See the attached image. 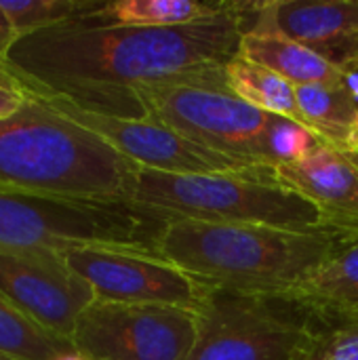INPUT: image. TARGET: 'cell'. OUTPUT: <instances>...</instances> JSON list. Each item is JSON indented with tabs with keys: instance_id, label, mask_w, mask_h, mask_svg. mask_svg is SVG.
I'll return each instance as SVG.
<instances>
[{
	"instance_id": "12",
	"label": "cell",
	"mask_w": 358,
	"mask_h": 360,
	"mask_svg": "<svg viewBox=\"0 0 358 360\" xmlns=\"http://www.w3.org/2000/svg\"><path fill=\"white\" fill-rule=\"evenodd\" d=\"M279 184L312 202L333 234L358 238V152L325 141L306 156L272 169Z\"/></svg>"
},
{
	"instance_id": "5",
	"label": "cell",
	"mask_w": 358,
	"mask_h": 360,
	"mask_svg": "<svg viewBox=\"0 0 358 360\" xmlns=\"http://www.w3.org/2000/svg\"><path fill=\"white\" fill-rule=\"evenodd\" d=\"M162 228L165 219L131 202L36 196L0 188V251L8 253L65 255L84 247L156 251Z\"/></svg>"
},
{
	"instance_id": "8",
	"label": "cell",
	"mask_w": 358,
	"mask_h": 360,
	"mask_svg": "<svg viewBox=\"0 0 358 360\" xmlns=\"http://www.w3.org/2000/svg\"><path fill=\"white\" fill-rule=\"evenodd\" d=\"M198 329L200 312L190 308L95 300L72 344L80 360H186Z\"/></svg>"
},
{
	"instance_id": "21",
	"label": "cell",
	"mask_w": 358,
	"mask_h": 360,
	"mask_svg": "<svg viewBox=\"0 0 358 360\" xmlns=\"http://www.w3.org/2000/svg\"><path fill=\"white\" fill-rule=\"evenodd\" d=\"M319 143L321 139L304 124L272 114L264 133V165L274 169L279 165L293 162Z\"/></svg>"
},
{
	"instance_id": "22",
	"label": "cell",
	"mask_w": 358,
	"mask_h": 360,
	"mask_svg": "<svg viewBox=\"0 0 358 360\" xmlns=\"http://www.w3.org/2000/svg\"><path fill=\"white\" fill-rule=\"evenodd\" d=\"M312 360H358V321L325 325Z\"/></svg>"
},
{
	"instance_id": "15",
	"label": "cell",
	"mask_w": 358,
	"mask_h": 360,
	"mask_svg": "<svg viewBox=\"0 0 358 360\" xmlns=\"http://www.w3.org/2000/svg\"><path fill=\"white\" fill-rule=\"evenodd\" d=\"M323 325L358 321V238L312 268L289 295Z\"/></svg>"
},
{
	"instance_id": "4",
	"label": "cell",
	"mask_w": 358,
	"mask_h": 360,
	"mask_svg": "<svg viewBox=\"0 0 358 360\" xmlns=\"http://www.w3.org/2000/svg\"><path fill=\"white\" fill-rule=\"evenodd\" d=\"M133 205L165 221L192 219L329 232L319 209L279 184L272 169L222 175H179L139 169Z\"/></svg>"
},
{
	"instance_id": "20",
	"label": "cell",
	"mask_w": 358,
	"mask_h": 360,
	"mask_svg": "<svg viewBox=\"0 0 358 360\" xmlns=\"http://www.w3.org/2000/svg\"><path fill=\"white\" fill-rule=\"evenodd\" d=\"M101 4L99 0H0V8L17 38L80 19Z\"/></svg>"
},
{
	"instance_id": "14",
	"label": "cell",
	"mask_w": 358,
	"mask_h": 360,
	"mask_svg": "<svg viewBox=\"0 0 358 360\" xmlns=\"http://www.w3.org/2000/svg\"><path fill=\"white\" fill-rule=\"evenodd\" d=\"M238 55L276 72L295 86L346 82L335 65L276 30L264 13V2H257L253 23L243 34Z\"/></svg>"
},
{
	"instance_id": "26",
	"label": "cell",
	"mask_w": 358,
	"mask_h": 360,
	"mask_svg": "<svg viewBox=\"0 0 358 360\" xmlns=\"http://www.w3.org/2000/svg\"><path fill=\"white\" fill-rule=\"evenodd\" d=\"M357 152H358V150H357Z\"/></svg>"
},
{
	"instance_id": "1",
	"label": "cell",
	"mask_w": 358,
	"mask_h": 360,
	"mask_svg": "<svg viewBox=\"0 0 358 360\" xmlns=\"http://www.w3.org/2000/svg\"><path fill=\"white\" fill-rule=\"evenodd\" d=\"M257 2H226L177 27L91 25L72 19L25 34L0 61L17 80L97 114L141 118L133 91L222 68L241 51Z\"/></svg>"
},
{
	"instance_id": "19",
	"label": "cell",
	"mask_w": 358,
	"mask_h": 360,
	"mask_svg": "<svg viewBox=\"0 0 358 360\" xmlns=\"http://www.w3.org/2000/svg\"><path fill=\"white\" fill-rule=\"evenodd\" d=\"M0 352L23 360H78V352L70 340H63L0 293Z\"/></svg>"
},
{
	"instance_id": "9",
	"label": "cell",
	"mask_w": 358,
	"mask_h": 360,
	"mask_svg": "<svg viewBox=\"0 0 358 360\" xmlns=\"http://www.w3.org/2000/svg\"><path fill=\"white\" fill-rule=\"evenodd\" d=\"M23 86L34 97L57 110L72 122L99 135L116 152H120L124 158H129L141 169L160 171V173H179V175H222V173H249L257 169H268L203 148L190 141L188 137L175 133L173 129L158 124L150 118H118V116L87 112L59 95L27 84Z\"/></svg>"
},
{
	"instance_id": "2",
	"label": "cell",
	"mask_w": 358,
	"mask_h": 360,
	"mask_svg": "<svg viewBox=\"0 0 358 360\" xmlns=\"http://www.w3.org/2000/svg\"><path fill=\"white\" fill-rule=\"evenodd\" d=\"M25 89V86H23ZM0 120V188L55 198L131 202L141 167L30 91Z\"/></svg>"
},
{
	"instance_id": "7",
	"label": "cell",
	"mask_w": 358,
	"mask_h": 360,
	"mask_svg": "<svg viewBox=\"0 0 358 360\" xmlns=\"http://www.w3.org/2000/svg\"><path fill=\"white\" fill-rule=\"evenodd\" d=\"M325 325L285 295L213 289L186 360H312Z\"/></svg>"
},
{
	"instance_id": "18",
	"label": "cell",
	"mask_w": 358,
	"mask_h": 360,
	"mask_svg": "<svg viewBox=\"0 0 358 360\" xmlns=\"http://www.w3.org/2000/svg\"><path fill=\"white\" fill-rule=\"evenodd\" d=\"M226 84L245 103L274 116H283L300 122L295 84L279 76L276 72L236 55L224 65ZM302 124V122H300Z\"/></svg>"
},
{
	"instance_id": "10",
	"label": "cell",
	"mask_w": 358,
	"mask_h": 360,
	"mask_svg": "<svg viewBox=\"0 0 358 360\" xmlns=\"http://www.w3.org/2000/svg\"><path fill=\"white\" fill-rule=\"evenodd\" d=\"M68 266L82 276L101 302L177 306L200 312L213 289L146 249H72Z\"/></svg>"
},
{
	"instance_id": "13",
	"label": "cell",
	"mask_w": 358,
	"mask_h": 360,
	"mask_svg": "<svg viewBox=\"0 0 358 360\" xmlns=\"http://www.w3.org/2000/svg\"><path fill=\"white\" fill-rule=\"evenodd\" d=\"M264 13L342 74L358 68V0H276L264 2Z\"/></svg>"
},
{
	"instance_id": "3",
	"label": "cell",
	"mask_w": 358,
	"mask_h": 360,
	"mask_svg": "<svg viewBox=\"0 0 358 360\" xmlns=\"http://www.w3.org/2000/svg\"><path fill=\"white\" fill-rule=\"evenodd\" d=\"M348 240L352 238L331 232L167 219L156 251L209 289L289 295Z\"/></svg>"
},
{
	"instance_id": "24",
	"label": "cell",
	"mask_w": 358,
	"mask_h": 360,
	"mask_svg": "<svg viewBox=\"0 0 358 360\" xmlns=\"http://www.w3.org/2000/svg\"><path fill=\"white\" fill-rule=\"evenodd\" d=\"M15 40H17V34L13 32L8 19L4 17V13L0 8V61H4V57H6V53H8V49L13 46Z\"/></svg>"
},
{
	"instance_id": "17",
	"label": "cell",
	"mask_w": 358,
	"mask_h": 360,
	"mask_svg": "<svg viewBox=\"0 0 358 360\" xmlns=\"http://www.w3.org/2000/svg\"><path fill=\"white\" fill-rule=\"evenodd\" d=\"M226 2L205 4L194 0H116L103 2L93 13L80 17L91 25L124 27H177L217 15Z\"/></svg>"
},
{
	"instance_id": "25",
	"label": "cell",
	"mask_w": 358,
	"mask_h": 360,
	"mask_svg": "<svg viewBox=\"0 0 358 360\" xmlns=\"http://www.w3.org/2000/svg\"><path fill=\"white\" fill-rule=\"evenodd\" d=\"M0 360H23V359H17V356H11V354H4V352H0Z\"/></svg>"
},
{
	"instance_id": "16",
	"label": "cell",
	"mask_w": 358,
	"mask_h": 360,
	"mask_svg": "<svg viewBox=\"0 0 358 360\" xmlns=\"http://www.w3.org/2000/svg\"><path fill=\"white\" fill-rule=\"evenodd\" d=\"M300 122L338 150H358V97L348 82L295 86Z\"/></svg>"
},
{
	"instance_id": "6",
	"label": "cell",
	"mask_w": 358,
	"mask_h": 360,
	"mask_svg": "<svg viewBox=\"0 0 358 360\" xmlns=\"http://www.w3.org/2000/svg\"><path fill=\"white\" fill-rule=\"evenodd\" d=\"M133 97L141 118L165 124L213 152L266 167L264 133L272 114L236 97L226 84L224 65L139 86Z\"/></svg>"
},
{
	"instance_id": "23",
	"label": "cell",
	"mask_w": 358,
	"mask_h": 360,
	"mask_svg": "<svg viewBox=\"0 0 358 360\" xmlns=\"http://www.w3.org/2000/svg\"><path fill=\"white\" fill-rule=\"evenodd\" d=\"M27 103L23 84L0 63V120L15 116Z\"/></svg>"
},
{
	"instance_id": "11",
	"label": "cell",
	"mask_w": 358,
	"mask_h": 360,
	"mask_svg": "<svg viewBox=\"0 0 358 360\" xmlns=\"http://www.w3.org/2000/svg\"><path fill=\"white\" fill-rule=\"evenodd\" d=\"M0 293L40 327L70 342L78 319L97 300L61 253L0 251Z\"/></svg>"
}]
</instances>
